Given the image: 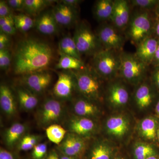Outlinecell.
I'll return each mask as SVG.
<instances>
[{"label":"cell","mask_w":159,"mask_h":159,"mask_svg":"<svg viewBox=\"0 0 159 159\" xmlns=\"http://www.w3.org/2000/svg\"><path fill=\"white\" fill-rule=\"evenodd\" d=\"M53 58V51L47 43L32 38L21 40L14 51L15 74L24 75L45 70Z\"/></svg>","instance_id":"6da1fadb"},{"label":"cell","mask_w":159,"mask_h":159,"mask_svg":"<svg viewBox=\"0 0 159 159\" xmlns=\"http://www.w3.org/2000/svg\"><path fill=\"white\" fill-rule=\"evenodd\" d=\"M157 15L154 11L139 10L131 16L125 37L136 46L153 36Z\"/></svg>","instance_id":"7a4b0ae2"},{"label":"cell","mask_w":159,"mask_h":159,"mask_svg":"<svg viewBox=\"0 0 159 159\" xmlns=\"http://www.w3.org/2000/svg\"><path fill=\"white\" fill-rule=\"evenodd\" d=\"M121 52L102 49L93 55L92 67L101 78H115L119 75Z\"/></svg>","instance_id":"3957f363"},{"label":"cell","mask_w":159,"mask_h":159,"mask_svg":"<svg viewBox=\"0 0 159 159\" xmlns=\"http://www.w3.org/2000/svg\"><path fill=\"white\" fill-rule=\"evenodd\" d=\"M74 74L76 87L83 96L89 100H97L101 97V77L93 67H85L77 71H71Z\"/></svg>","instance_id":"277c9868"},{"label":"cell","mask_w":159,"mask_h":159,"mask_svg":"<svg viewBox=\"0 0 159 159\" xmlns=\"http://www.w3.org/2000/svg\"><path fill=\"white\" fill-rule=\"evenodd\" d=\"M119 75L126 81L137 84L144 79L149 66L142 62L134 53L121 51Z\"/></svg>","instance_id":"5b68a950"},{"label":"cell","mask_w":159,"mask_h":159,"mask_svg":"<svg viewBox=\"0 0 159 159\" xmlns=\"http://www.w3.org/2000/svg\"><path fill=\"white\" fill-rule=\"evenodd\" d=\"M77 50L80 55H93L102 50L96 33L84 22L78 24L73 36Z\"/></svg>","instance_id":"8992f818"},{"label":"cell","mask_w":159,"mask_h":159,"mask_svg":"<svg viewBox=\"0 0 159 159\" xmlns=\"http://www.w3.org/2000/svg\"><path fill=\"white\" fill-rule=\"evenodd\" d=\"M64 112V108L61 102L57 99L48 98L36 112V122L41 127L47 128L59 122L63 118Z\"/></svg>","instance_id":"52a82bcc"},{"label":"cell","mask_w":159,"mask_h":159,"mask_svg":"<svg viewBox=\"0 0 159 159\" xmlns=\"http://www.w3.org/2000/svg\"><path fill=\"white\" fill-rule=\"evenodd\" d=\"M96 34L103 49L122 51L125 37L112 24H102Z\"/></svg>","instance_id":"ba28073f"},{"label":"cell","mask_w":159,"mask_h":159,"mask_svg":"<svg viewBox=\"0 0 159 159\" xmlns=\"http://www.w3.org/2000/svg\"><path fill=\"white\" fill-rule=\"evenodd\" d=\"M23 86L37 95L44 92L52 80V75L47 70L38 71L22 75Z\"/></svg>","instance_id":"9c48e42d"},{"label":"cell","mask_w":159,"mask_h":159,"mask_svg":"<svg viewBox=\"0 0 159 159\" xmlns=\"http://www.w3.org/2000/svg\"><path fill=\"white\" fill-rule=\"evenodd\" d=\"M130 5L126 0H114L111 17L112 25L121 32L125 31L130 21Z\"/></svg>","instance_id":"30bf717a"},{"label":"cell","mask_w":159,"mask_h":159,"mask_svg":"<svg viewBox=\"0 0 159 159\" xmlns=\"http://www.w3.org/2000/svg\"><path fill=\"white\" fill-rule=\"evenodd\" d=\"M58 145L60 153L68 156L79 157L86 148V143L83 137L67 132Z\"/></svg>","instance_id":"8fae6325"},{"label":"cell","mask_w":159,"mask_h":159,"mask_svg":"<svg viewBox=\"0 0 159 159\" xmlns=\"http://www.w3.org/2000/svg\"><path fill=\"white\" fill-rule=\"evenodd\" d=\"M75 87L76 81L72 71L61 72L58 74L53 93L58 99H69L72 97Z\"/></svg>","instance_id":"7c38bea8"},{"label":"cell","mask_w":159,"mask_h":159,"mask_svg":"<svg viewBox=\"0 0 159 159\" xmlns=\"http://www.w3.org/2000/svg\"><path fill=\"white\" fill-rule=\"evenodd\" d=\"M66 126L68 132L81 137L90 135L96 128L95 122L92 119L77 116L67 119Z\"/></svg>","instance_id":"4fadbf2b"},{"label":"cell","mask_w":159,"mask_h":159,"mask_svg":"<svg viewBox=\"0 0 159 159\" xmlns=\"http://www.w3.org/2000/svg\"><path fill=\"white\" fill-rule=\"evenodd\" d=\"M51 11L59 25L69 27L77 21L78 17L77 9L65 5L61 2L54 6Z\"/></svg>","instance_id":"5bb4252c"},{"label":"cell","mask_w":159,"mask_h":159,"mask_svg":"<svg viewBox=\"0 0 159 159\" xmlns=\"http://www.w3.org/2000/svg\"><path fill=\"white\" fill-rule=\"evenodd\" d=\"M158 41L154 36L148 38L136 46L135 55L145 64L152 65Z\"/></svg>","instance_id":"9a60e30c"},{"label":"cell","mask_w":159,"mask_h":159,"mask_svg":"<svg viewBox=\"0 0 159 159\" xmlns=\"http://www.w3.org/2000/svg\"><path fill=\"white\" fill-rule=\"evenodd\" d=\"M34 25L40 33L49 35L56 33L58 25L51 11L42 13L35 20Z\"/></svg>","instance_id":"2e32d148"},{"label":"cell","mask_w":159,"mask_h":159,"mask_svg":"<svg viewBox=\"0 0 159 159\" xmlns=\"http://www.w3.org/2000/svg\"><path fill=\"white\" fill-rule=\"evenodd\" d=\"M129 98L127 89L120 83H113L109 87L107 99L112 105L117 107L125 105L128 102Z\"/></svg>","instance_id":"e0dca14e"},{"label":"cell","mask_w":159,"mask_h":159,"mask_svg":"<svg viewBox=\"0 0 159 159\" xmlns=\"http://www.w3.org/2000/svg\"><path fill=\"white\" fill-rule=\"evenodd\" d=\"M0 106L4 114L9 117L14 116L17 112L14 96L6 84L0 86Z\"/></svg>","instance_id":"ac0fdd59"},{"label":"cell","mask_w":159,"mask_h":159,"mask_svg":"<svg viewBox=\"0 0 159 159\" xmlns=\"http://www.w3.org/2000/svg\"><path fill=\"white\" fill-rule=\"evenodd\" d=\"M27 130L25 125L16 122L6 129L4 134V139L5 144L9 148L14 147L25 136Z\"/></svg>","instance_id":"d6986e66"},{"label":"cell","mask_w":159,"mask_h":159,"mask_svg":"<svg viewBox=\"0 0 159 159\" xmlns=\"http://www.w3.org/2000/svg\"><path fill=\"white\" fill-rule=\"evenodd\" d=\"M17 99L20 108L23 110L30 111L37 107L39 99L37 95L24 86L16 89Z\"/></svg>","instance_id":"ffe728a7"},{"label":"cell","mask_w":159,"mask_h":159,"mask_svg":"<svg viewBox=\"0 0 159 159\" xmlns=\"http://www.w3.org/2000/svg\"><path fill=\"white\" fill-rule=\"evenodd\" d=\"M107 131L114 136L121 137L126 134L129 129V122L123 117L120 116L111 117L106 122Z\"/></svg>","instance_id":"44dd1931"},{"label":"cell","mask_w":159,"mask_h":159,"mask_svg":"<svg viewBox=\"0 0 159 159\" xmlns=\"http://www.w3.org/2000/svg\"><path fill=\"white\" fill-rule=\"evenodd\" d=\"M114 8L113 0H99L95 3L93 14L99 22L110 20Z\"/></svg>","instance_id":"7402d4cb"},{"label":"cell","mask_w":159,"mask_h":159,"mask_svg":"<svg viewBox=\"0 0 159 159\" xmlns=\"http://www.w3.org/2000/svg\"><path fill=\"white\" fill-rule=\"evenodd\" d=\"M73 110L76 116L88 118L95 116L99 112L97 107L88 99H77L74 102Z\"/></svg>","instance_id":"603a6c76"},{"label":"cell","mask_w":159,"mask_h":159,"mask_svg":"<svg viewBox=\"0 0 159 159\" xmlns=\"http://www.w3.org/2000/svg\"><path fill=\"white\" fill-rule=\"evenodd\" d=\"M153 94L150 86L146 83L140 84L136 90L134 99L137 105L141 108L148 107L152 102Z\"/></svg>","instance_id":"cb8c5ba5"},{"label":"cell","mask_w":159,"mask_h":159,"mask_svg":"<svg viewBox=\"0 0 159 159\" xmlns=\"http://www.w3.org/2000/svg\"><path fill=\"white\" fill-rule=\"evenodd\" d=\"M59 53L60 57L55 66L56 69L69 70V71H77L85 67V66L82 60Z\"/></svg>","instance_id":"d4e9b609"},{"label":"cell","mask_w":159,"mask_h":159,"mask_svg":"<svg viewBox=\"0 0 159 159\" xmlns=\"http://www.w3.org/2000/svg\"><path fill=\"white\" fill-rule=\"evenodd\" d=\"M112 149L103 142H96L89 152L88 159H111Z\"/></svg>","instance_id":"484cf974"},{"label":"cell","mask_w":159,"mask_h":159,"mask_svg":"<svg viewBox=\"0 0 159 159\" xmlns=\"http://www.w3.org/2000/svg\"><path fill=\"white\" fill-rule=\"evenodd\" d=\"M58 48L59 53L81 59L73 37L67 35L63 37L60 40Z\"/></svg>","instance_id":"4316f807"},{"label":"cell","mask_w":159,"mask_h":159,"mask_svg":"<svg viewBox=\"0 0 159 159\" xmlns=\"http://www.w3.org/2000/svg\"><path fill=\"white\" fill-rule=\"evenodd\" d=\"M141 134L145 139L153 140L157 135V127L156 120L152 117L143 119L140 125Z\"/></svg>","instance_id":"83f0119b"},{"label":"cell","mask_w":159,"mask_h":159,"mask_svg":"<svg viewBox=\"0 0 159 159\" xmlns=\"http://www.w3.org/2000/svg\"><path fill=\"white\" fill-rule=\"evenodd\" d=\"M67 132L66 129L57 124L50 125L46 129V135L48 139L57 145L61 143Z\"/></svg>","instance_id":"f1b7e54d"},{"label":"cell","mask_w":159,"mask_h":159,"mask_svg":"<svg viewBox=\"0 0 159 159\" xmlns=\"http://www.w3.org/2000/svg\"><path fill=\"white\" fill-rule=\"evenodd\" d=\"M52 2L48 0H25L23 9L29 15H35Z\"/></svg>","instance_id":"f546056e"},{"label":"cell","mask_w":159,"mask_h":159,"mask_svg":"<svg viewBox=\"0 0 159 159\" xmlns=\"http://www.w3.org/2000/svg\"><path fill=\"white\" fill-rule=\"evenodd\" d=\"M13 18L16 29L22 32L29 31L35 24V21L30 16L25 14H19L14 16Z\"/></svg>","instance_id":"4dcf8cb0"},{"label":"cell","mask_w":159,"mask_h":159,"mask_svg":"<svg viewBox=\"0 0 159 159\" xmlns=\"http://www.w3.org/2000/svg\"><path fill=\"white\" fill-rule=\"evenodd\" d=\"M155 154V151L153 147L146 143H137L134 148V155L136 159H146Z\"/></svg>","instance_id":"1f68e13d"},{"label":"cell","mask_w":159,"mask_h":159,"mask_svg":"<svg viewBox=\"0 0 159 159\" xmlns=\"http://www.w3.org/2000/svg\"><path fill=\"white\" fill-rule=\"evenodd\" d=\"M41 137L36 135H25L21 139L18 144V148L21 151H28L33 149L39 144Z\"/></svg>","instance_id":"d6a6232c"},{"label":"cell","mask_w":159,"mask_h":159,"mask_svg":"<svg viewBox=\"0 0 159 159\" xmlns=\"http://www.w3.org/2000/svg\"><path fill=\"white\" fill-rule=\"evenodd\" d=\"M13 15L0 17V29L1 32H3L8 35H13L16 33V29L15 25Z\"/></svg>","instance_id":"836d02e7"},{"label":"cell","mask_w":159,"mask_h":159,"mask_svg":"<svg viewBox=\"0 0 159 159\" xmlns=\"http://www.w3.org/2000/svg\"><path fill=\"white\" fill-rule=\"evenodd\" d=\"M159 0H131L130 6L142 10L154 11Z\"/></svg>","instance_id":"e575fe53"},{"label":"cell","mask_w":159,"mask_h":159,"mask_svg":"<svg viewBox=\"0 0 159 159\" xmlns=\"http://www.w3.org/2000/svg\"><path fill=\"white\" fill-rule=\"evenodd\" d=\"M47 151L48 145L46 143H39L32 149L31 156L33 159H45Z\"/></svg>","instance_id":"d590c367"},{"label":"cell","mask_w":159,"mask_h":159,"mask_svg":"<svg viewBox=\"0 0 159 159\" xmlns=\"http://www.w3.org/2000/svg\"><path fill=\"white\" fill-rule=\"evenodd\" d=\"M11 63V54L9 49L0 50V68L1 70H7Z\"/></svg>","instance_id":"8d00e7d4"},{"label":"cell","mask_w":159,"mask_h":159,"mask_svg":"<svg viewBox=\"0 0 159 159\" xmlns=\"http://www.w3.org/2000/svg\"><path fill=\"white\" fill-rule=\"evenodd\" d=\"M12 15L11 8L7 2L0 1V17H6Z\"/></svg>","instance_id":"74e56055"},{"label":"cell","mask_w":159,"mask_h":159,"mask_svg":"<svg viewBox=\"0 0 159 159\" xmlns=\"http://www.w3.org/2000/svg\"><path fill=\"white\" fill-rule=\"evenodd\" d=\"M10 39L9 35L1 32L0 33V50L8 49L10 45Z\"/></svg>","instance_id":"f35d334b"},{"label":"cell","mask_w":159,"mask_h":159,"mask_svg":"<svg viewBox=\"0 0 159 159\" xmlns=\"http://www.w3.org/2000/svg\"><path fill=\"white\" fill-rule=\"evenodd\" d=\"M151 77L154 84L159 91V66H153Z\"/></svg>","instance_id":"ab89813d"},{"label":"cell","mask_w":159,"mask_h":159,"mask_svg":"<svg viewBox=\"0 0 159 159\" xmlns=\"http://www.w3.org/2000/svg\"><path fill=\"white\" fill-rule=\"evenodd\" d=\"M7 2L10 8L15 9H23L25 0H9Z\"/></svg>","instance_id":"60d3db41"},{"label":"cell","mask_w":159,"mask_h":159,"mask_svg":"<svg viewBox=\"0 0 159 159\" xmlns=\"http://www.w3.org/2000/svg\"><path fill=\"white\" fill-rule=\"evenodd\" d=\"M0 159H14V157L11 152L4 148H1Z\"/></svg>","instance_id":"b9f144b4"},{"label":"cell","mask_w":159,"mask_h":159,"mask_svg":"<svg viewBox=\"0 0 159 159\" xmlns=\"http://www.w3.org/2000/svg\"><path fill=\"white\" fill-rule=\"evenodd\" d=\"M81 2L79 0H63L61 1V2L70 7L77 9V6Z\"/></svg>","instance_id":"7bdbcfd3"},{"label":"cell","mask_w":159,"mask_h":159,"mask_svg":"<svg viewBox=\"0 0 159 159\" xmlns=\"http://www.w3.org/2000/svg\"><path fill=\"white\" fill-rule=\"evenodd\" d=\"M153 36L159 39V16L157 15L154 27Z\"/></svg>","instance_id":"ee69618b"},{"label":"cell","mask_w":159,"mask_h":159,"mask_svg":"<svg viewBox=\"0 0 159 159\" xmlns=\"http://www.w3.org/2000/svg\"><path fill=\"white\" fill-rule=\"evenodd\" d=\"M152 65L153 66H159V39L156 51L154 57L153 61H152Z\"/></svg>","instance_id":"f6af8a7d"},{"label":"cell","mask_w":159,"mask_h":159,"mask_svg":"<svg viewBox=\"0 0 159 159\" xmlns=\"http://www.w3.org/2000/svg\"><path fill=\"white\" fill-rule=\"evenodd\" d=\"M60 156L59 155L60 159H79V158L77 157L68 156L65 155L61 153Z\"/></svg>","instance_id":"bcb514c9"},{"label":"cell","mask_w":159,"mask_h":159,"mask_svg":"<svg viewBox=\"0 0 159 159\" xmlns=\"http://www.w3.org/2000/svg\"><path fill=\"white\" fill-rule=\"evenodd\" d=\"M154 11L157 16H159V1Z\"/></svg>","instance_id":"7dc6e473"},{"label":"cell","mask_w":159,"mask_h":159,"mask_svg":"<svg viewBox=\"0 0 159 159\" xmlns=\"http://www.w3.org/2000/svg\"><path fill=\"white\" fill-rule=\"evenodd\" d=\"M156 112L157 115L159 116V100L157 103L156 106Z\"/></svg>","instance_id":"c3c4849f"},{"label":"cell","mask_w":159,"mask_h":159,"mask_svg":"<svg viewBox=\"0 0 159 159\" xmlns=\"http://www.w3.org/2000/svg\"><path fill=\"white\" fill-rule=\"evenodd\" d=\"M158 159L157 157L156 156V155H153L152 156H150L148 157L147 158V159Z\"/></svg>","instance_id":"681fc988"},{"label":"cell","mask_w":159,"mask_h":159,"mask_svg":"<svg viewBox=\"0 0 159 159\" xmlns=\"http://www.w3.org/2000/svg\"><path fill=\"white\" fill-rule=\"evenodd\" d=\"M157 136L159 140V127L157 129Z\"/></svg>","instance_id":"f907efd6"},{"label":"cell","mask_w":159,"mask_h":159,"mask_svg":"<svg viewBox=\"0 0 159 159\" xmlns=\"http://www.w3.org/2000/svg\"><path fill=\"white\" fill-rule=\"evenodd\" d=\"M45 159H51V158H50V157L48 155L47 156V157Z\"/></svg>","instance_id":"816d5d0a"},{"label":"cell","mask_w":159,"mask_h":159,"mask_svg":"<svg viewBox=\"0 0 159 159\" xmlns=\"http://www.w3.org/2000/svg\"><path fill=\"white\" fill-rule=\"evenodd\" d=\"M114 159H122L118 157V158H115Z\"/></svg>","instance_id":"f5cc1de1"}]
</instances>
